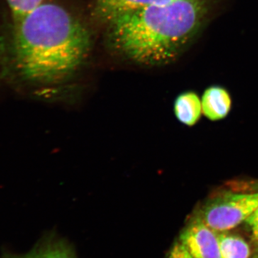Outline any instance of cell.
Wrapping results in <instances>:
<instances>
[{
	"mask_svg": "<svg viewBox=\"0 0 258 258\" xmlns=\"http://www.w3.org/2000/svg\"><path fill=\"white\" fill-rule=\"evenodd\" d=\"M174 112L177 120L183 124L188 126L196 124L203 113L200 97L192 91L181 93L174 101Z\"/></svg>",
	"mask_w": 258,
	"mask_h": 258,
	"instance_id": "obj_7",
	"label": "cell"
},
{
	"mask_svg": "<svg viewBox=\"0 0 258 258\" xmlns=\"http://www.w3.org/2000/svg\"></svg>",
	"mask_w": 258,
	"mask_h": 258,
	"instance_id": "obj_14",
	"label": "cell"
},
{
	"mask_svg": "<svg viewBox=\"0 0 258 258\" xmlns=\"http://www.w3.org/2000/svg\"><path fill=\"white\" fill-rule=\"evenodd\" d=\"M249 228L252 231V236L256 243L258 244V208L254 213L246 220Z\"/></svg>",
	"mask_w": 258,
	"mask_h": 258,
	"instance_id": "obj_12",
	"label": "cell"
},
{
	"mask_svg": "<svg viewBox=\"0 0 258 258\" xmlns=\"http://www.w3.org/2000/svg\"><path fill=\"white\" fill-rule=\"evenodd\" d=\"M207 0H177L120 15L106 24L113 50L146 66L177 58L201 26Z\"/></svg>",
	"mask_w": 258,
	"mask_h": 258,
	"instance_id": "obj_2",
	"label": "cell"
},
{
	"mask_svg": "<svg viewBox=\"0 0 258 258\" xmlns=\"http://www.w3.org/2000/svg\"><path fill=\"white\" fill-rule=\"evenodd\" d=\"M201 101L204 115L214 121L225 118L232 106L230 94L220 86H211L206 89Z\"/></svg>",
	"mask_w": 258,
	"mask_h": 258,
	"instance_id": "obj_6",
	"label": "cell"
},
{
	"mask_svg": "<svg viewBox=\"0 0 258 258\" xmlns=\"http://www.w3.org/2000/svg\"><path fill=\"white\" fill-rule=\"evenodd\" d=\"M9 7L13 25L18 23L25 17L44 3V0H6Z\"/></svg>",
	"mask_w": 258,
	"mask_h": 258,
	"instance_id": "obj_10",
	"label": "cell"
},
{
	"mask_svg": "<svg viewBox=\"0 0 258 258\" xmlns=\"http://www.w3.org/2000/svg\"><path fill=\"white\" fill-rule=\"evenodd\" d=\"M258 208V192L226 194L202 209L198 220L217 232H227L246 221Z\"/></svg>",
	"mask_w": 258,
	"mask_h": 258,
	"instance_id": "obj_3",
	"label": "cell"
},
{
	"mask_svg": "<svg viewBox=\"0 0 258 258\" xmlns=\"http://www.w3.org/2000/svg\"><path fill=\"white\" fill-rule=\"evenodd\" d=\"M175 1L177 0H95L94 14L98 20L107 24L125 13Z\"/></svg>",
	"mask_w": 258,
	"mask_h": 258,
	"instance_id": "obj_5",
	"label": "cell"
},
{
	"mask_svg": "<svg viewBox=\"0 0 258 258\" xmlns=\"http://www.w3.org/2000/svg\"><path fill=\"white\" fill-rule=\"evenodd\" d=\"M179 241L194 258H221L219 232L198 219L185 229Z\"/></svg>",
	"mask_w": 258,
	"mask_h": 258,
	"instance_id": "obj_4",
	"label": "cell"
},
{
	"mask_svg": "<svg viewBox=\"0 0 258 258\" xmlns=\"http://www.w3.org/2000/svg\"><path fill=\"white\" fill-rule=\"evenodd\" d=\"M91 45V33L79 18L60 5L44 3L13 25L4 74L42 94L74 79Z\"/></svg>",
	"mask_w": 258,
	"mask_h": 258,
	"instance_id": "obj_1",
	"label": "cell"
},
{
	"mask_svg": "<svg viewBox=\"0 0 258 258\" xmlns=\"http://www.w3.org/2000/svg\"><path fill=\"white\" fill-rule=\"evenodd\" d=\"M221 258H249L250 249L243 238L227 232H219Z\"/></svg>",
	"mask_w": 258,
	"mask_h": 258,
	"instance_id": "obj_9",
	"label": "cell"
},
{
	"mask_svg": "<svg viewBox=\"0 0 258 258\" xmlns=\"http://www.w3.org/2000/svg\"><path fill=\"white\" fill-rule=\"evenodd\" d=\"M168 258H194L188 249L181 242L174 244Z\"/></svg>",
	"mask_w": 258,
	"mask_h": 258,
	"instance_id": "obj_11",
	"label": "cell"
},
{
	"mask_svg": "<svg viewBox=\"0 0 258 258\" xmlns=\"http://www.w3.org/2000/svg\"><path fill=\"white\" fill-rule=\"evenodd\" d=\"M7 46L4 39L0 35V75L4 74L6 63Z\"/></svg>",
	"mask_w": 258,
	"mask_h": 258,
	"instance_id": "obj_13",
	"label": "cell"
},
{
	"mask_svg": "<svg viewBox=\"0 0 258 258\" xmlns=\"http://www.w3.org/2000/svg\"><path fill=\"white\" fill-rule=\"evenodd\" d=\"M18 258H77L67 242L60 239L45 241L33 252Z\"/></svg>",
	"mask_w": 258,
	"mask_h": 258,
	"instance_id": "obj_8",
	"label": "cell"
}]
</instances>
